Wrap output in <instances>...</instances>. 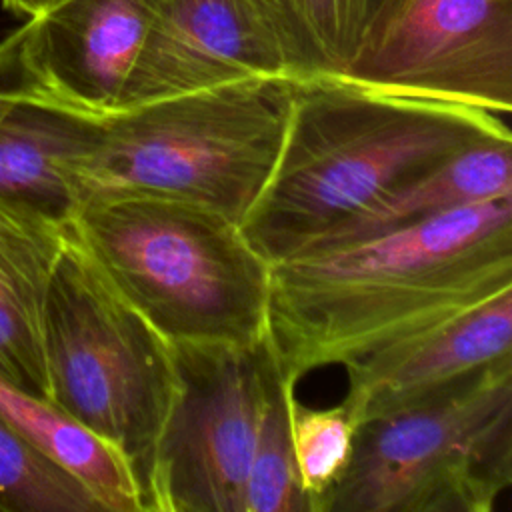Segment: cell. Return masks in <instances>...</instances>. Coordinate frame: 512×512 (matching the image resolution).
Returning a JSON list of instances; mask_svg holds the SVG:
<instances>
[{
	"mask_svg": "<svg viewBox=\"0 0 512 512\" xmlns=\"http://www.w3.org/2000/svg\"><path fill=\"white\" fill-rule=\"evenodd\" d=\"M68 228L170 344L266 336L270 262L234 218L176 196L116 190L84 198Z\"/></svg>",
	"mask_w": 512,
	"mask_h": 512,
	"instance_id": "3",
	"label": "cell"
},
{
	"mask_svg": "<svg viewBox=\"0 0 512 512\" xmlns=\"http://www.w3.org/2000/svg\"><path fill=\"white\" fill-rule=\"evenodd\" d=\"M502 196H512V138L478 142L394 186L360 212L326 230L302 252L368 240L460 206Z\"/></svg>",
	"mask_w": 512,
	"mask_h": 512,
	"instance_id": "14",
	"label": "cell"
},
{
	"mask_svg": "<svg viewBox=\"0 0 512 512\" xmlns=\"http://www.w3.org/2000/svg\"><path fill=\"white\" fill-rule=\"evenodd\" d=\"M294 388L296 384L278 370L270 350L246 480V512H310L292 446Z\"/></svg>",
	"mask_w": 512,
	"mask_h": 512,
	"instance_id": "17",
	"label": "cell"
},
{
	"mask_svg": "<svg viewBox=\"0 0 512 512\" xmlns=\"http://www.w3.org/2000/svg\"><path fill=\"white\" fill-rule=\"evenodd\" d=\"M292 80L338 78L388 0H252Z\"/></svg>",
	"mask_w": 512,
	"mask_h": 512,
	"instance_id": "16",
	"label": "cell"
},
{
	"mask_svg": "<svg viewBox=\"0 0 512 512\" xmlns=\"http://www.w3.org/2000/svg\"><path fill=\"white\" fill-rule=\"evenodd\" d=\"M252 76L290 78L252 0H158L118 110Z\"/></svg>",
	"mask_w": 512,
	"mask_h": 512,
	"instance_id": "9",
	"label": "cell"
},
{
	"mask_svg": "<svg viewBox=\"0 0 512 512\" xmlns=\"http://www.w3.org/2000/svg\"><path fill=\"white\" fill-rule=\"evenodd\" d=\"M0 416L36 452L74 476L104 512H144L128 460L60 404L38 396L0 372Z\"/></svg>",
	"mask_w": 512,
	"mask_h": 512,
	"instance_id": "15",
	"label": "cell"
},
{
	"mask_svg": "<svg viewBox=\"0 0 512 512\" xmlns=\"http://www.w3.org/2000/svg\"><path fill=\"white\" fill-rule=\"evenodd\" d=\"M62 0H2L4 8L14 12L16 16H38L50 8H54L56 4H60Z\"/></svg>",
	"mask_w": 512,
	"mask_h": 512,
	"instance_id": "21",
	"label": "cell"
},
{
	"mask_svg": "<svg viewBox=\"0 0 512 512\" xmlns=\"http://www.w3.org/2000/svg\"><path fill=\"white\" fill-rule=\"evenodd\" d=\"M176 392L162 424L144 512H246L266 336L256 344L172 342Z\"/></svg>",
	"mask_w": 512,
	"mask_h": 512,
	"instance_id": "7",
	"label": "cell"
},
{
	"mask_svg": "<svg viewBox=\"0 0 512 512\" xmlns=\"http://www.w3.org/2000/svg\"><path fill=\"white\" fill-rule=\"evenodd\" d=\"M66 240L68 224L0 200V372L50 400L44 314Z\"/></svg>",
	"mask_w": 512,
	"mask_h": 512,
	"instance_id": "13",
	"label": "cell"
},
{
	"mask_svg": "<svg viewBox=\"0 0 512 512\" xmlns=\"http://www.w3.org/2000/svg\"><path fill=\"white\" fill-rule=\"evenodd\" d=\"M158 0H62L20 26V62L44 98L84 116L118 110Z\"/></svg>",
	"mask_w": 512,
	"mask_h": 512,
	"instance_id": "10",
	"label": "cell"
},
{
	"mask_svg": "<svg viewBox=\"0 0 512 512\" xmlns=\"http://www.w3.org/2000/svg\"><path fill=\"white\" fill-rule=\"evenodd\" d=\"M338 80L508 116L512 0H388Z\"/></svg>",
	"mask_w": 512,
	"mask_h": 512,
	"instance_id": "8",
	"label": "cell"
},
{
	"mask_svg": "<svg viewBox=\"0 0 512 512\" xmlns=\"http://www.w3.org/2000/svg\"><path fill=\"white\" fill-rule=\"evenodd\" d=\"M52 400L130 464L142 502L176 392L172 344L110 284L68 228L44 314Z\"/></svg>",
	"mask_w": 512,
	"mask_h": 512,
	"instance_id": "6",
	"label": "cell"
},
{
	"mask_svg": "<svg viewBox=\"0 0 512 512\" xmlns=\"http://www.w3.org/2000/svg\"><path fill=\"white\" fill-rule=\"evenodd\" d=\"M292 446L310 512L342 474L350 456L354 424L344 406L310 408L292 398Z\"/></svg>",
	"mask_w": 512,
	"mask_h": 512,
	"instance_id": "19",
	"label": "cell"
},
{
	"mask_svg": "<svg viewBox=\"0 0 512 512\" xmlns=\"http://www.w3.org/2000/svg\"><path fill=\"white\" fill-rule=\"evenodd\" d=\"M0 512H104L68 472L26 444L0 416Z\"/></svg>",
	"mask_w": 512,
	"mask_h": 512,
	"instance_id": "18",
	"label": "cell"
},
{
	"mask_svg": "<svg viewBox=\"0 0 512 512\" xmlns=\"http://www.w3.org/2000/svg\"><path fill=\"white\" fill-rule=\"evenodd\" d=\"M512 138L506 116L378 92L338 78L292 80L274 168L240 228L272 264L394 186L454 154Z\"/></svg>",
	"mask_w": 512,
	"mask_h": 512,
	"instance_id": "2",
	"label": "cell"
},
{
	"mask_svg": "<svg viewBox=\"0 0 512 512\" xmlns=\"http://www.w3.org/2000/svg\"><path fill=\"white\" fill-rule=\"evenodd\" d=\"M290 100V78L252 76L106 114L74 172L78 204L136 190L240 222L274 168Z\"/></svg>",
	"mask_w": 512,
	"mask_h": 512,
	"instance_id": "4",
	"label": "cell"
},
{
	"mask_svg": "<svg viewBox=\"0 0 512 512\" xmlns=\"http://www.w3.org/2000/svg\"><path fill=\"white\" fill-rule=\"evenodd\" d=\"M98 118L38 94L18 66L0 114V200L68 224L78 208L74 172L90 152Z\"/></svg>",
	"mask_w": 512,
	"mask_h": 512,
	"instance_id": "12",
	"label": "cell"
},
{
	"mask_svg": "<svg viewBox=\"0 0 512 512\" xmlns=\"http://www.w3.org/2000/svg\"><path fill=\"white\" fill-rule=\"evenodd\" d=\"M512 356V288L462 314L344 366L352 424L432 400L476 370Z\"/></svg>",
	"mask_w": 512,
	"mask_h": 512,
	"instance_id": "11",
	"label": "cell"
},
{
	"mask_svg": "<svg viewBox=\"0 0 512 512\" xmlns=\"http://www.w3.org/2000/svg\"><path fill=\"white\" fill-rule=\"evenodd\" d=\"M512 486V356L354 426L318 512H492Z\"/></svg>",
	"mask_w": 512,
	"mask_h": 512,
	"instance_id": "5",
	"label": "cell"
},
{
	"mask_svg": "<svg viewBox=\"0 0 512 512\" xmlns=\"http://www.w3.org/2000/svg\"><path fill=\"white\" fill-rule=\"evenodd\" d=\"M512 288V196L270 264L266 340L296 384Z\"/></svg>",
	"mask_w": 512,
	"mask_h": 512,
	"instance_id": "1",
	"label": "cell"
},
{
	"mask_svg": "<svg viewBox=\"0 0 512 512\" xmlns=\"http://www.w3.org/2000/svg\"><path fill=\"white\" fill-rule=\"evenodd\" d=\"M20 66V28L0 40V114L12 94Z\"/></svg>",
	"mask_w": 512,
	"mask_h": 512,
	"instance_id": "20",
	"label": "cell"
}]
</instances>
